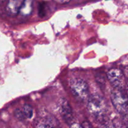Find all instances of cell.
Here are the masks:
<instances>
[{"instance_id":"cell-1","label":"cell","mask_w":128,"mask_h":128,"mask_svg":"<svg viewBox=\"0 0 128 128\" xmlns=\"http://www.w3.org/2000/svg\"><path fill=\"white\" fill-rule=\"evenodd\" d=\"M88 110L94 118H102L106 111V104L103 98L99 94L90 96L88 101Z\"/></svg>"},{"instance_id":"cell-2","label":"cell","mask_w":128,"mask_h":128,"mask_svg":"<svg viewBox=\"0 0 128 128\" xmlns=\"http://www.w3.org/2000/svg\"><path fill=\"white\" fill-rule=\"evenodd\" d=\"M111 99L114 108L118 112L124 115L128 112V98L121 90L114 89L111 93Z\"/></svg>"},{"instance_id":"cell-3","label":"cell","mask_w":128,"mask_h":128,"mask_svg":"<svg viewBox=\"0 0 128 128\" xmlns=\"http://www.w3.org/2000/svg\"><path fill=\"white\" fill-rule=\"evenodd\" d=\"M70 86L71 92L76 98L84 100L88 96V86L84 80L78 78L72 79L70 81Z\"/></svg>"},{"instance_id":"cell-4","label":"cell","mask_w":128,"mask_h":128,"mask_svg":"<svg viewBox=\"0 0 128 128\" xmlns=\"http://www.w3.org/2000/svg\"><path fill=\"white\" fill-rule=\"evenodd\" d=\"M108 78L115 89L121 90L123 84L124 76L122 71L117 68L111 69L108 72Z\"/></svg>"},{"instance_id":"cell-5","label":"cell","mask_w":128,"mask_h":128,"mask_svg":"<svg viewBox=\"0 0 128 128\" xmlns=\"http://www.w3.org/2000/svg\"><path fill=\"white\" fill-rule=\"evenodd\" d=\"M59 109L60 114L65 122L68 124H71L73 120L72 109L65 98L60 99L59 101Z\"/></svg>"},{"instance_id":"cell-6","label":"cell","mask_w":128,"mask_h":128,"mask_svg":"<svg viewBox=\"0 0 128 128\" xmlns=\"http://www.w3.org/2000/svg\"><path fill=\"white\" fill-rule=\"evenodd\" d=\"M22 1H10L6 5V10L12 14H17L22 4Z\"/></svg>"},{"instance_id":"cell-7","label":"cell","mask_w":128,"mask_h":128,"mask_svg":"<svg viewBox=\"0 0 128 128\" xmlns=\"http://www.w3.org/2000/svg\"><path fill=\"white\" fill-rule=\"evenodd\" d=\"M32 10V2L31 1H22L19 12L22 16H28Z\"/></svg>"},{"instance_id":"cell-8","label":"cell","mask_w":128,"mask_h":128,"mask_svg":"<svg viewBox=\"0 0 128 128\" xmlns=\"http://www.w3.org/2000/svg\"><path fill=\"white\" fill-rule=\"evenodd\" d=\"M22 112L25 118L31 119L33 116V109L30 105L25 104L22 107Z\"/></svg>"},{"instance_id":"cell-9","label":"cell","mask_w":128,"mask_h":128,"mask_svg":"<svg viewBox=\"0 0 128 128\" xmlns=\"http://www.w3.org/2000/svg\"><path fill=\"white\" fill-rule=\"evenodd\" d=\"M14 116L20 121H22L25 119L22 111H21L20 110H16V111H14Z\"/></svg>"},{"instance_id":"cell-10","label":"cell","mask_w":128,"mask_h":128,"mask_svg":"<svg viewBox=\"0 0 128 128\" xmlns=\"http://www.w3.org/2000/svg\"><path fill=\"white\" fill-rule=\"evenodd\" d=\"M36 128H54L52 125L46 122H41L36 125Z\"/></svg>"},{"instance_id":"cell-11","label":"cell","mask_w":128,"mask_h":128,"mask_svg":"<svg viewBox=\"0 0 128 128\" xmlns=\"http://www.w3.org/2000/svg\"><path fill=\"white\" fill-rule=\"evenodd\" d=\"M45 4L44 2H41L40 4V8H39V14L41 17H42L45 15Z\"/></svg>"},{"instance_id":"cell-12","label":"cell","mask_w":128,"mask_h":128,"mask_svg":"<svg viewBox=\"0 0 128 128\" xmlns=\"http://www.w3.org/2000/svg\"><path fill=\"white\" fill-rule=\"evenodd\" d=\"M70 128H82V127L81 126V125L78 123H72L70 125Z\"/></svg>"},{"instance_id":"cell-13","label":"cell","mask_w":128,"mask_h":128,"mask_svg":"<svg viewBox=\"0 0 128 128\" xmlns=\"http://www.w3.org/2000/svg\"><path fill=\"white\" fill-rule=\"evenodd\" d=\"M81 126H82V128H92L91 124L88 122H84Z\"/></svg>"},{"instance_id":"cell-14","label":"cell","mask_w":128,"mask_h":128,"mask_svg":"<svg viewBox=\"0 0 128 128\" xmlns=\"http://www.w3.org/2000/svg\"><path fill=\"white\" fill-rule=\"evenodd\" d=\"M56 2L58 3L61 4H68L70 2V1H56Z\"/></svg>"}]
</instances>
